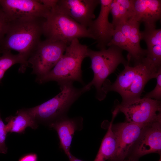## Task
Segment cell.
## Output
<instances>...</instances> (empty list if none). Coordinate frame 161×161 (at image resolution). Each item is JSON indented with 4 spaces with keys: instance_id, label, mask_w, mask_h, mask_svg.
<instances>
[{
    "instance_id": "24",
    "label": "cell",
    "mask_w": 161,
    "mask_h": 161,
    "mask_svg": "<svg viewBox=\"0 0 161 161\" xmlns=\"http://www.w3.org/2000/svg\"><path fill=\"white\" fill-rule=\"evenodd\" d=\"M9 22L0 7V47L6 33Z\"/></svg>"
},
{
    "instance_id": "5",
    "label": "cell",
    "mask_w": 161,
    "mask_h": 161,
    "mask_svg": "<svg viewBox=\"0 0 161 161\" xmlns=\"http://www.w3.org/2000/svg\"><path fill=\"white\" fill-rule=\"evenodd\" d=\"M43 35L46 39L60 41L69 44L81 38L93 39L87 28L82 26L55 7L45 18Z\"/></svg>"
},
{
    "instance_id": "29",
    "label": "cell",
    "mask_w": 161,
    "mask_h": 161,
    "mask_svg": "<svg viewBox=\"0 0 161 161\" xmlns=\"http://www.w3.org/2000/svg\"><path fill=\"white\" fill-rule=\"evenodd\" d=\"M158 161H161V155L160 156V158Z\"/></svg>"
},
{
    "instance_id": "16",
    "label": "cell",
    "mask_w": 161,
    "mask_h": 161,
    "mask_svg": "<svg viewBox=\"0 0 161 161\" xmlns=\"http://www.w3.org/2000/svg\"><path fill=\"white\" fill-rule=\"evenodd\" d=\"M140 33L141 39L147 46L146 57L157 67H161V29L145 28Z\"/></svg>"
},
{
    "instance_id": "20",
    "label": "cell",
    "mask_w": 161,
    "mask_h": 161,
    "mask_svg": "<svg viewBox=\"0 0 161 161\" xmlns=\"http://www.w3.org/2000/svg\"><path fill=\"white\" fill-rule=\"evenodd\" d=\"M112 45L116 46L123 50L127 51V61H132L134 57L132 50L126 37L117 29H115L112 39L107 47Z\"/></svg>"
},
{
    "instance_id": "25",
    "label": "cell",
    "mask_w": 161,
    "mask_h": 161,
    "mask_svg": "<svg viewBox=\"0 0 161 161\" xmlns=\"http://www.w3.org/2000/svg\"><path fill=\"white\" fill-rule=\"evenodd\" d=\"M38 156L35 153L26 154L21 157L18 161H38Z\"/></svg>"
},
{
    "instance_id": "28",
    "label": "cell",
    "mask_w": 161,
    "mask_h": 161,
    "mask_svg": "<svg viewBox=\"0 0 161 161\" xmlns=\"http://www.w3.org/2000/svg\"><path fill=\"white\" fill-rule=\"evenodd\" d=\"M6 71L2 69H0V83L1 82L2 78H3L4 75Z\"/></svg>"
},
{
    "instance_id": "14",
    "label": "cell",
    "mask_w": 161,
    "mask_h": 161,
    "mask_svg": "<svg viewBox=\"0 0 161 161\" xmlns=\"http://www.w3.org/2000/svg\"><path fill=\"white\" fill-rule=\"evenodd\" d=\"M134 16L132 18L144 23L145 28H156L161 18V0H134Z\"/></svg>"
},
{
    "instance_id": "27",
    "label": "cell",
    "mask_w": 161,
    "mask_h": 161,
    "mask_svg": "<svg viewBox=\"0 0 161 161\" xmlns=\"http://www.w3.org/2000/svg\"><path fill=\"white\" fill-rule=\"evenodd\" d=\"M69 161H83L77 158L72 155L69 158Z\"/></svg>"
},
{
    "instance_id": "18",
    "label": "cell",
    "mask_w": 161,
    "mask_h": 161,
    "mask_svg": "<svg viewBox=\"0 0 161 161\" xmlns=\"http://www.w3.org/2000/svg\"><path fill=\"white\" fill-rule=\"evenodd\" d=\"M118 113V112L116 110L113 112L112 121L94 161L109 160L113 155L115 149L116 142L112 126L113 120Z\"/></svg>"
},
{
    "instance_id": "19",
    "label": "cell",
    "mask_w": 161,
    "mask_h": 161,
    "mask_svg": "<svg viewBox=\"0 0 161 161\" xmlns=\"http://www.w3.org/2000/svg\"><path fill=\"white\" fill-rule=\"evenodd\" d=\"M1 55L0 56V69L6 71L14 65L20 64L19 68L21 72L24 71L28 66L27 62L20 54H13L10 51H1Z\"/></svg>"
},
{
    "instance_id": "3",
    "label": "cell",
    "mask_w": 161,
    "mask_h": 161,
    "mask_svg": "<svg viewBox=\"0 0 161 161\" xmlns=\"http://www.w3.org/2000/svg\"><path fill=\"white\" fill-rule=\"evenodd\" d=\"M123 50L114 45L98 51L89 48L88 49L87 57L91 60V68L93 72L94 77L92 80L84 87L87 91L91 86H94L96 90V97L99 100H103L106 97L102 87L108 76L114 72L120 64L124 66L130 62L124 58Z\"/></svg>"
},
{
    "instance_id": "1",
    "label": "cell",
    "mask_w": 161,
    "mask_h": 161,
    "mask_svg": "<svg viewBox=\"0 0 161 161\" xmlns=\"http://www.w3.org/2000/svg\"><path fill=\"white\" fill-rule=\"evenodd\" d=\"M45 19L27 17L9 21L0 50L17 51L28 63V59L41 41Z\"/></svg>"
},
{
    "instance_id": "7",
    "label": "cell",
    "mask_w": 161,
    "mask_h": 161,
    "mask_svg": "<svg viewBox=\"0 0 161 161\" xmlns=\"http://www.w3.org/2000/svg\"><path fill=\"white\" fill-rule=\"evenodd\" d=\"M116 107L128 122L145 124L161 118V101L152 99L140 97L122 101Z\"/></svg>"
},
{
    "instance_id": "13",
    "label": "cell",
    "mask_w": 161,
    "mask_h": 161,
    "mask_svg": "<svg viewBox=\"0 0 161 161\" xmlns=\"http://www.w3.org/2000/svg\"><path fill=\"white\" fill-rule=\"evenodd\" d=\"M83 118L76 117L69 118L66 116L51 123L49 126L57 132L60 141V146L68 158L72 155L70 149L75 132L83 128Z\"/></svg>"
},
{
    "instance_id": "2",
    "label": "cell",
    "mask_w": 161,
    "mask_h": 161,
    "mask_svg": "<svg viewBox=\"0 0 161 161\" xmlns=\"http://www.w3.org/2000/svg\"><path fill=\"white\" fill-rule=\"evenodd\" d=\"M88 49V46L81 44L78 39L73 40L54 67L45 75L37 78L36 81L40 84L54 81L59 86L75 81L83 84L81 66L83 59L87 57Z\"/></svg>"
},
{
    "instance_id": "6",
    "label": "cell",
    "mask_w": 161,
    "mask_h": 161,
    "mask_svg": "<svg viewBox=\"0 0 161 161\" xmlns=\"http://www.w3.org/2000/svg\"><path fill=\"white\" fill-rule=\"evenodd\" d=\"M68 45L46 39L41 41L27 61L31 65L32 74L38 78L48 73L62 57Z\"/></svg>"
},
{
    "instance_id": "4",
    "label": "cell",
    "mask_w": 161,
    "mask_h": 161,
    "mask_svg": "<svg viewBox=\"0 0 161 161\" xmlns=\"http://www.w3.org/2000/svg\"><path fill=\"white\" fill-rule=\"evenodd\" d=\"M61 92L57 95L41 104L27 109L29 114L37 122L48 124L66 116L72 104L84 92V87L77 88L73 83L60 85Z\"/></svg>"
},
{
    "instance_id": "21",
    "label": "cell",
    "mask_w": 161,
    "mask_h": 161,
    "mask_svg": "<svg viewBox=\"0 0 161 161\" xmlns=\"http://www.w3.org/2000/svg\"><path fill=\"white\" fill-rule=\"evenodd\" d=\"M156 78L157 79V84L153 90L147 93L144 97L160 101L161 99V69L159 70Z\"/></svg>"
},
{
    "instance_id": "12",
    "label": "cell",
    "mask_w": 161,
    "mask_h": 161,
    "mask_svg": "<svg viewBox=\"0 0 161 161\" xmlns=\"http://www.w3.org/2000/svg\"><path fill=\"white\" fill-rule=\"evenodd\" d=\"M113 0H100L101 8L99 15L91 22L87 29L96 40L97 47L100 50L106 49L112 39L115 29L109 20L110 6Z\"/></svg>"
},
{
    "instance_id": "11",
    "label": "cell",
    "mask_w": 161,
    "mask_h": 161,
    "mask_svg": "<svg viewBox=\"0 0 161 161\" xmlns=\"http://www.w3.org/2000/svg\"><path fill=\"white\" fill-rule=\"evenodd\" d=\"M100 0H58L55 7L87 29L95 18V9Z\"/></svg>"
},
{
    "instance_id": "26",
    "label": "cell",
    "mask_w": 161,
    "mask_h": 161,
    "mask_svg": "<svg viewBox=\"0 0 161 161\" xmlns=\"http://www.w3.org/2000/svg\"><path fill=\"white\" fill-rule=\"evenodd\" d=\"M58 0H41L39 1L51 10L55 7Z\"/></svg>"
},
{
    "instance_id": "22",
    "label": "cell",
    "mask_w": 161,
    "mask_h": 161,
    "mask_svg": "<svg viewBox=\"0 0 161 161\" xmlns=\"http://www.w3.org/2000/svg\"><path fill=\"white\" fill-rule=\"evenodd\" d=\"M110 12L112 17V24L115 29L116 27L122 24L119 10V4L117 0H113L111 5Z\"/></svg>"
},
{
    "instance_id": "30",
    "label": "cell",
    "mask_w": 161,
    "mask_h": 161,
    "mask_svg": "<svg viewBox=\"0 0 161 161\" xmlns=\"http://www.w3.org/2000/svg\"><path fill=\"white\" fill-rule=\"evenodd\" d=\"M1 53V52L0 50V54Z\"/></svg>"
},
{
    "instance_id": "8",
    "label": "cell",
    "mask_w": 161,
    "mask_h": 161,
    "mask_svg": "<svg viewBox=\"0 0 161 161\" xmlns=\"http://www.w3.org/2000/svg\"><path fill=\"white\" fill-rule=\"evenodd\" d=\"M152 153L161 155V118L144 126L125 161H138L142 156Z\"/></svg>"
},
{
    "instance_id": "17",
    "label": "cell",
    "mask_w": 161,
    "mask_h": 161,
    "mask_svg": "<svg viewBox=\"0 0 161 161\" xmlns=\"http://www.w3.org/2000/svg\"><path fill=\"white\" fill-rule=\"evenodd\" d=\"M16 114L14 116H9L5 119V121L7 122L5 129L7 133H24L26 128L28 127L34 129H37L38 126L37 122L29 114L27 109L18 110Z\"/></svg>"
},
{
    "instance_id": "15",
    "label": "cell",
    "mask_w": 161,
    "mask_h": 161,
    "mask_svg": "<svg viewBox=\"0 0 161 161\" xmlns=\"http://www.w3.org/2000/svg\"><path fill=\"white\" fill-rule=\"evenodd\" d=\"M140 24L132 18L115 28L121 32L129 42L133 53L132 61L134 65L141 63L146 55V50L141 48L140 45L141 40Z\"/></svg>"
},
{
    "instance_id": "9",
    "label": "cell",
    "mask_w": 161,
    "mask_h": 161,
    "mask_svg": "<svg viewBox=\"0 0 161 161\" xmlns=\"http://www.w3.org/2000/svg\"><path fill=\"white\" fill-rule=\"evenodd\" d=\"M147 124V123H146ZM145 124L127 122L112 124L116 142L114 153L108 161H125Z\"/></svg>"
},
{
    "instance_id": "23",
    "label": "cell",
    "mask_w": 161,
    "mask_h": 161,
    "mask_svg": "<svg viewBox=\"0 0 161 161\" xmlns=\"http://www.w3.org/2000/svg\"><path fill=\"white\" fill-rule=\"evenodd\" d=\"M8 133L5 129V125L1 119L0 112V153L6 154L7 148L5 144V140Z\"/></svg>"
},
{
    "instance_id": "10",
    "label": "cell",
    "mask_w": 161,
    "mask_h": 161,
    "mask_svg": "<svg viewBox=\"0 0 161 161\" xmlns=\"http://www.w3.org/2000/svg\"><path fill=\"white\" fill-rule=\"evenodd\" d=\"M0 7L9 21L27 17L46 18L51 11L37 0H0Z\"/></svg>"
}]
</instances>
